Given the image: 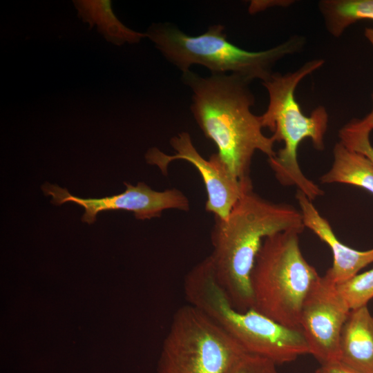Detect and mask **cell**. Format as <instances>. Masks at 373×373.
Masks as SVG:
<instances>
[{
    "label": "cell",
    "instance_id": "1",
    "mask_svg": "<svg viewBox=\"0 0 373 373\" xmlns=\"http://www.w3.org/2000/svg\"><path fill=\"white\" fill-rule=\"evenodd\" d=\"M182 79L193 92V117L205 137L216 144V153L237 178L251 180L254 153L259 151L270 158L276 153L272 137L262 133L260 115L251 111L255 102L252 82L235 74L202 77L191 70L183 73Z\"/></svg>",
    "mask_w": 373,
    "mask_h": 373
},
{
    "label": "cell",
    "instance_id": "2",
    "mask_svg": "<svg viewBox=\"0 0 373 373\" xmlns=\"http://www.w3.org/2000/svg\"><path fill=\"white\" fill-rule=\"evenodd\" d=\"M214 218L213 250L209 256L216 277L233 306L248 310L254 306L251 274L263 240L289 229L302 232L301 213L290 204L270 202L251 189L226 219Z\"/></svg>",
    "mask_w": 373,
    "mask_h": 373
},
{
    "label": "cell",
    "instance_id": "3",
    "mask_svg": "<svg viewBox=\"0 0 373 373\" xmlns=\"http://www.w3.org/2000/svg\"><path fill=\"white\" fill-rule=\"evenodd\" d=\"M184 291L189 304L209 316L247 353L276 365L309 354L300 329L283 325L254 308L236 309L218 281L209 256L186 274Z\"/></svg>",
    "mask_w": 373,
    "mask_h": 373
},
{
    "label": "cell",
    "instance_id": "4",
    "mask_svg": "<svg viewBox=\"0 0 373 373\" xmlns=\"http://www.w3.org/2000/svg\"><path fill=\"white\" fill-rule=\"evenodd\" d=\"M324 62L322 59H312L294 72L274 73L262 82L269 95V104L260 115L261 124L273 133L275 142L284 143L283 148L268 158L269 165L280 184L296 186L311 200L324 192L302 172L298 162V148L303 140L310 138L315 149H324L328 114L321 106L306 116L296 100L295 90L305 77L320 68Z\"/></svg>",
    "mask_w": 373,
    "mask_h": 373
},
{
    "label": "cell",
    "instance_id": "5",
    "mask_svg": "<svg viewBox=\"0 0 373 373\" xmlns=\"http://www.w3.org/2000/svg\"><path fill=\"white\" fill-rule=\"evenodd\" d=\"M145 35L182 73L196 64L207 68L211 73H230L251 82L267 80L278 61L300 51L305 44L304 37L294 35L271 48L248 51L229 41L221 24L210 26L203 34L193 36L169 23H153Z\"/></svg>",
    "mask_w": 373,
    "mask_h": 373
},
{
    "label": "cell",
    "instance_id": "6",
    "mask_svg": "<svg viewBox=\"0 0 373 373\" xmlns=\"http://www.w3.org/2000/svg\"><path fill=\"white\" fill-rule=\"evenodd\" d=\"M300 233L289 229L263 240L251 274V287L252 308L301 330L302 305L320 276L301 253Z\"/></svg>",
    "mask_w": 373,
    "mask_h": 373
},
{
    "label": "cell",
    "instance_id": "7",
    "mask_svg": "<svg viewBox=\"0 0 373 373\" xmlns=\"http://www.w3.org/2000/svg\"><path fill=\"white\" fill-rule=\"evenodd\" d=\"M245 349L194 306L173 316L158 362V373H227Z\"/></svg>",
    "mask_w": 373,
    "mask_h": 373
},
{
    "label": "cell",
    "instance_id": "8",
    "mask_svg": "<svg viewBox=\"0 0 373 373\" xmlns=\"http://www.w3.org/2000/svg\"><path fill=\"white\" fill-rule=\"evenodd\" d=\"M170 144L175 154L168 155L153 147L145 154L147 163L157 166L164 175H167L169 166L173 161L184 160L192 164L205 186L207 196L205 209L214 218L226 219L242 195L253 189L251 180L242 181L237 178L216 153L209 160L203 157L187 132L171 137Z\"/></svg>",
    "mask_w": 373,
    "mask_h": 373
},
{
    "label": "cell",
    "instance_id": "9",
    "mask_svg": "<svg viewBox=\"0 0 373 373\" xmlns=\"http://www.w3.org/2000/svg\"><path fill=\"white\" fill-rule=\"evenodd\" d=\"M350 310L336 285L319 276L302 305L300 327L309 354L321 365L340 361V336Z\"/></svg>",
    "mask_w": 373,
    "mask_h": 373
},
{
    "label": "cell",
    "instance_id": "10",
    "mask_svg": "<svg viewBox=\"0 0 373 373\" xmlns=\"http://www.w3.org/2000/svg\"><path fill=\"white\" fill-rule=\"evenodd\" d=\"M126 190L122 193L102 198H81L71 195L67 189L46 182L41 186L45 195L51 196L50 202L60 205L71 202L83 207L85 213L82 221L90 224L100 211L124 210L133 213L137 220H150L161 216L168 209L186 211L190 209L187 197L178 189L159 191L143 182L134 186L124 182Z\"/></svg>",
    "mask_w": 373,
    "mask_h": 373
},
{
    "label": "cell",
    "instance_id": "11",
    "mask_svg": "<svg viewBox=\"0 0 373 373\" xmlns=\"http://www.w3.org/2000/svg\"><path fill=\"white\" fill-rule=\"evenodd\" d=\"M296 199L305 227L312 231L332 250L333 265L325 275L332 283L336 285L343 283L373 262V248L358 251L344 245L337 238L328 221L319 213L305 193L297 190Z\"/></svg>",
    "mask_w": 373,
    "mask_h": 373
},
{
    "label": "cell",
    "instance_id": "12",
    "mask_svg": "<svg viewBox=\"0 0 373 373\" xmlns=\"http://www.w3.org/2000/svg\"><path fill=\"white\" fill-rule=\"evenodd\" d=\"M340 362L362 373H373V316L367 305L351 309L341 330Z\"/></svg>",
    "mask_w": 373,
    "mask_h": 373
},
{
    "label": "cell",
    "instance_id": "13",
    "mask_svg": "<svg viewBox=\"0 0 373 373\" xmlns=\"http://www.w3.org/2000/svg\"><path fill=\"white\" fill-rule=\"evenodd\" d=\"M333 156L331 168L320 178L322 183L351 184L373 193V163L367 157L340 141L334 145Z\"/></svg>",
    "mask_w": 373,
    "mask_h": 373
},
{
    "label": "cell",
    "instance_id": "14",
    "mask_svg": "<svg viewBox=\"0 0 373 373\" xmlns=\"http://www.w3.org/2000/svg\"><path fill=\"white\" fill-rule=\"evenodd\" d=\"M73 3L83 21L90 27L96 25L105 39L115 45L138 43L146 37L145 33L127 28L115 17L109 0H77Z\"/></svg>",
    "mask_w": 373,
    "mask_h": 373
},
{
    "label": "cell",
    "instance_id": "15",
    "mask_svg": "<svg viewBox=\"0 0 373 373\" xmlns=\"http://www.w3.org/2000/svg\"><path fill=\"white\" fill-rule=\"evenodd\" d=\"M318 9L327 30L334 37L358 21H373V0H323Z\"/></svg>",
    "mask_w": 373,
    "mask_h": 373
},
{
    "label": "cell",
    "instance_id": "16",
    "mask_svg": "<svg viewBox=\"0 0 373 373\" xmlns=\"http://www.w3.org/2000/svg\"><path fill=\"white\" fill-rule=\"evenodd\" d=\"M336 288L350 309L367 305L373 298V269L336 285Z\"/></svg>",
    "mask_w": 373,
    "mask_h": 373
},
{
    "label": "cell",
    "instance_id": "17",
    "mask_svg": "<svg viewBox=\"0 0 373 373\" xmlns=\"http://www.w3.org/2000/svg\"><path fill=\"white\" fill-rule=\"evenodd\" d=\"M370 131L355 126L351 122L339 131L340 142L351 150L360 153L373 163V146L370 141Z\"/></svg>",
    "mask_w": 373,
    "mask_h": 373
},
{
    "label": "cell",
    "instance_id": "18",
    "mask_svg": "<svg viewBox=\"0 0 373 373\" xmlns=\"http://www.w3.org/2000/svg\"><path fill=\"white\" fill-rule=\"evenodd\" d=\"M227 373H278L273 361L249 353L244 354Z\"/></svg>",
    "mask_w": 373,
    "mask_h": 373
},
{
    "label": "cell",
    "instance_id": "19",
    "mask_svg": "<svg viewBox=\"0 0 373 373\" xmlns=\"http://www.w3.org/2000/svg\"><path fill=\"white\" fill-rule=\"evenodd\" d=\"M365 37L368 40L373 48V28H366L365 29ZM372 108L371 111L363 119H354L351 122L358 128L372 131L373 130V93L372 95Z\"/></svg>",
    "mask_w": 373,
    "mask_h": 373
},
{
    "label": "cell",
    "instance_id": "20",
    "mask_svg": "<svg viewBox=\"0 0 373 373\" xmlns=\"http://www.w3.org/2000/svg\"><path fill=\"white\" fill-rule=\"evenodd\" d=\"M315 373H362L355 370L340 361L329 363L321 366Z\"/></svg>",
    "mask_w": 373,
    "mask_h": 373
}]
</instances>
